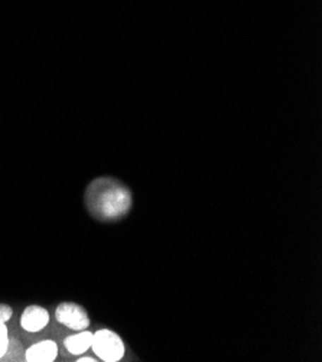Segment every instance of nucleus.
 I'll return each mask as SVG.
<instances>
[{
	"mask_svg": "<svg viewBox=\"0 0 322 362\" xmlns=\"http://www.w3.org/2000/svg\"><path fill=\"white\" fill-rule=\"evenodd\" d=\"M88 214L100 222H114L132 210V192L123 182L110 176H100L88 183L84 192Z\"/></svg>",
	"mask_w": 322,
	"mask_h": 362,
	"instance_id": "f257e3e1",
	"label": "nucleus"
},
{
	"mask_svg": "<svg viewBox=\"0 0 322 362\" xmlns=\"http://www.w3.org/2000/svg\"><path fill=\"white\" fill-rule=\"evenodd\" d=\"M59 348L52 339H44L37 344H32L25 351L26 362H54L58 358Z\"/></svg>",
	"mask_w": 322,
	"mask_h": 362,
	"instance_id": "39448f33",
	"label": "nucleus"
},
{
	"mask_svg": "<svg viewBox=\"0 0 322 362\" xmlns=\"http://www.w3.org/2000/svg\"><path fill=\"white\" fill-rule=\"evenodd\" d=\"M91 349L103 362H119L126 355V345L121 337L107 327L94 332Z\"/></svg>",
	"mask_w": 322,
	"mask_h": 362,
	"instance_id": "f03ea898",
	"label": "nucleus"
},
{
	"mask_svg": "<svg viewBox=\"0 0 322 362\" xmlns=\"http://www.w3.org/2000/svg\"><path fill=\"white\" fill-rule=\"evenodd\" d=\"M55 319L59 325L66 326L71 331H84L91 325V319L85 308L76 302H62L55 309Z\"/></svg>",
	"mask_w": 322,
	"mask_h": 362,
	"instance_id": "7ed1b4c3",
	"label": "nucleus"
},
{
	"mask_svg": "<svg viewBox=\"0 0 322 362\" xmlns=\"http://www.w3.org/2000/svg\"><path fill=\"white\" fill-rule=\"evenodd\" d=\"M93 339H94V334L90 332L88 329H84V331H77L76 334L64 339V346H66L68 354L74 356H80V355H84L91 348Z\"/></svg>",
	"mask_w": 322,
	"mask_h": 362,
	"instance_id": "423d86ee",
	"label": "nucleus"
},
{
	"mask_svg": "<svg viewBox=\"0 0 322 362\" xmlns=\"http://www.w3.org/2000/svg\"><path fill=\"white\" fill-rule=\"evenodd\" d=\"M13 316V309L8 303H0V323H8Z\"/></svg>",
	"mask_w": 322,
	"mask_h": 362,
	"instance_id": "1a4fd4ad",
	"label": "nucleus"
},
{
	"mask_svg": "<svg viewBox=\"0 0 322 362\" xmlns=\"http://www.w3.org/2000/svg\"><path fill=\"white\" fill-rule=\"evenodd\" d=\"M49 325V312L40 305H29L20 315V327L25 332L38 334Z\"/></svg>",
	"mask_w": 322,
	"mask_h": 362,
	"instance_id": "20e7f679",
	"label": "nucleus"
},
{
	"mask_svg": "<svg viewBox=\"0 0 322 362\" xmlns=\"http://www.w3.org/2000/svg\"><path fill=\"white\" fill-rule=\"evenodd\" d=\"M4 359L5 361H25V348L22 346V344L16 339H11Z\"/></svg>",
	"mask_w": 322,
	"mask_h": 362,
	"instance_id": "0eeeda50",
	"label": "nucleus"
},
{
	"mask_svg": "<svg viewBox=\"0 0 322 362\" xmlns=\"http://www.w3.org/2000/svg\"><path fill=\"white\" fill-rule=\"evenodd\" d=\"M77 362H95L97 359H94L93 356H84V355H80L78 359H76Z\"/></svg>",
	"mask_w": 322,
	"mask_h": 362,
	"instance_id": "9d476101",
	"label": "nucleus"
},
{
	"mask_svg": "<svg viewBox=\"0 0 322 362\" xmlns=\"http://www.w3.org/2000/svg\"><path fill=\"white\" fill-rule=\"evenodd\" d=\"M9 329L6 326V323H0V361L4 359L8 346H9Z\"/></svg>",
	"mask_w": 322,
	"mask_h": 362,
	"instance_id": "6e6552de",
	"label": "nucleus"
}]
</instances>
